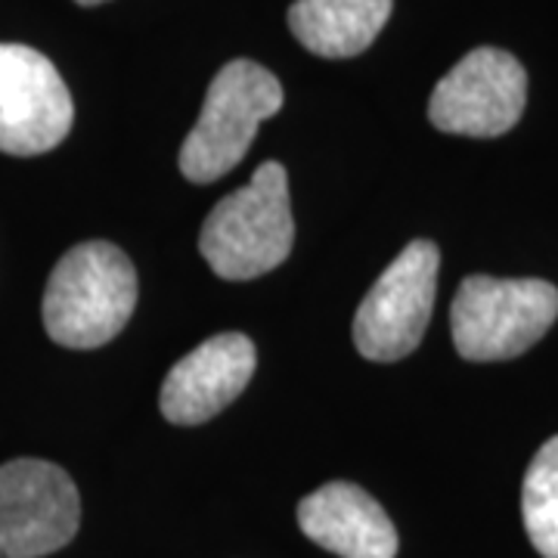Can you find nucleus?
<instances>
[{"mask_svg":"<svg viewBox=\"0 0 558 558\" xmlns=\"http://www.w3.org/2000/svg\"><path fill=\"white\" fill-rule=\"evenodd\" d=\"M438 267V245L428 240L410 242L388 264L354 314V344L363 357L395 363L416 351L435 311Z\"/></svg>","mask_w":558,"mask_h":558,"instance_id":"nucleus-5","label":"nucleus"},{"mask_svg":"<svg viewBox=\"0 0 558 558\" xmlns=\"http://www.w3.org/2000/svg\"><path fill=\"white\" fill-rule=\"evenodd\" d=\"M295 245L289 178L279 161H264L252 180L220 199L205 218L199 252L220 279H255L277 270Z\"/></svg>","mask_w":558,"mask_h":558,"instance_id":"nucleus-2","label":"nucleus"},{"mask_svg":"<svg viewBox=\"0 0 558 558\" xmlns=\"http://www.w3.org/2000/svg\"><path fill=\"white\" fill-rule=\"evenodd\" d=\"M299 527L341 558L398 556V531L388 512L351 481H329L301 499Z\"/></svg>","mask_w":558,"mask_h":558,"instance_id":"nucleus-10","label":"nucleus"},{"mask_svg":"<svg viewBox=\"0 0 558 558\" xmlns=\"http://www.w3.org/2000/svg\"><path fill=\"white\" fill-rule=\"evenodd\" d=\"M72 119V94L57 65L25 44H0V153H50L69 137Z\"/></svg>","mask_w":558,"mask_h":558,"instance_id":"nucleus-8","label":"nucleus"},{"mask_svg":"<svg viewBox=\"0 0 558 558\" xmlns=\"http://www.w3.org/2000/svg\"><path fill=\"white\" fill-rule=\"evenodd\" d=\"M388 16L391 0H295L289 28L311 53L348 60L379 38Z\"/></svg>","mask_w":558,"mask_h":558,"instance_id":"nucleus-11","label":"nucleus"},{"mask_svg":"<svg viewBox=\"0 0 558 558\" xmlns=\"http://www.w3.org/2000/svg\"><path fill=\"white\" fill-rule=\"evenodd\" d=\"M527 102V75L512 53L478 47L438 81L428 119L444 134L499 137L519 124Z\"/></svg>","mask_w":558,"mask_h":558,"instance_id":"nucleus-7","label":"nucleus"},{"mask_svg":"<svg viewBox=\"0 0 558 558\" xmlns=\"http://www.w3.org/2000/svg\"><path fill=\"white\" fill-rule=\"evenodd\" d=\"M558 319V289L546 279L465 277L450 307L459 357L490 363L534 348Z\"/></svg>","mask_w":558,"mask_h":558,"instance_id":"nucleus-4","label":"nucleus"},{"mask_svg":"<svg viewBox=\"0 0 558 558\" xmlns=\"http://www.w3.org/2000/svg\"><path fill=\"white\" fill-rule=\"evenodd\" d=\"M255 344L242 332H220L178 360L161 385V416L174 425H202L227 410L255 376Z\"/></svg>","mask_w":558,"mask_h":558,"instance_id":"nucleus-9","label":"nucleus"},{"mask_svg":"<svg viewBox=\"0 0 558 558\" xmlns=\"http://www.w3.org/2000/svg\"><path fill=\"white\" fill-rule=\"evenodd\" d=\"M282 109V84L274 72L252 60H233L220 69L193 131L180 146V171L193 183H215L227 171H233L260 121L277 116Z\"/></svg>","mask_w":558,"mask_h":558,"instance_id":"nucleus-3","label":"nucleus"},{"mask_svg":"<svg viewBox=\"0 0 558 558\" xmlns=\"http://www.w3.org/2000/svg\"><path fill=\"white\" fill-rule=\"evenodd\" d=\"M81 7H97V3H106V0H75Z\"/></svg>","mask_w":558,"mask_h":558,"instance_id":"nucleus-13","label":"nucleus"},{"mask_svg":"<svg viewBox=\"0 0 558 558\" xmlns=\"http://www.w3.org/2000/svg\"><path fill=\"white\" fill-rule=\"evenodd\" d=\"M81 497L75 481L44 459L0 465V558H40L78 534Z\"/></svg>","mask_w":558,"mask_h":558,"instance_id":"nucleus-6","label":"nucleus"},{"mask_svg":"<svg viewBox=\"0 0 558 558\" xmlns=\"http://www.w3.org/2000/svg\"><path fill=\"white\" fill-rule=\"evenodd\" d=\"M137 307V270L112 242H81L53 267L44 289L47 336L75 351L112 341Z\"/></svg>","mask_w":558,"mask_h":558,"instance_id":"nucleus-1","label":"nucleus"},{"mask_svg":"<svg viewBox=\"0 0 558 558\" xmlns=\"http://www.w3.org/2000/svg\"><path fill=\"white\" fill-rule=\"evenodd\" d=\"M524 531L543 558H558V435L531 459L521 487Z\"/></svg>","mask_w":558,"mask_h":558,"instance_id":"nucleus-12","label":"nucleus"}]
</instances>
